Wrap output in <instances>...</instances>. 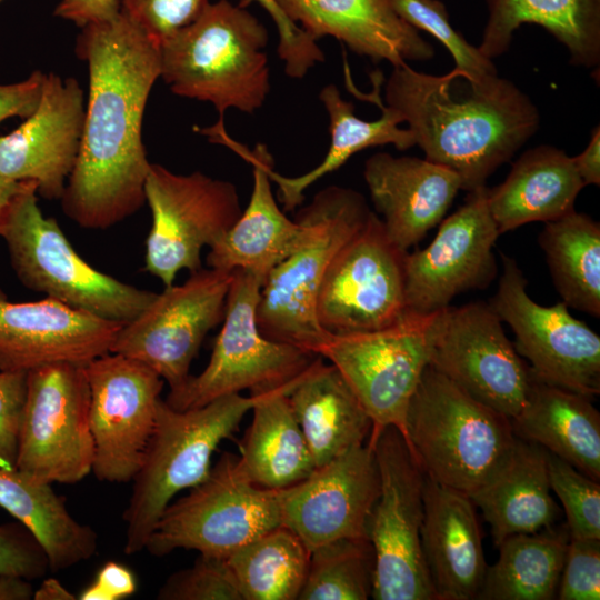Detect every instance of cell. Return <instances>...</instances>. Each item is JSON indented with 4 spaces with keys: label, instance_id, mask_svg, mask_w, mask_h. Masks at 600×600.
Instances as JSON below:
<instances>
[{
    "label": "cell",
    "instance_id": "18",
    "mask_svg": "<svg viewBox=\"0 0 600 600\" xmlns=\"http://www.w3.org/2000/svg\"><path fill=\"white\" fill-rule=\"evenodd\" d=\"M430 364L510 420L524 407L533 379L502 321L483 301L441 310Z\"/></svg>",
    "mask_w": 600,
    "mask_h": 600
},
{
    "label": "cell",
    "instance_id": "25",
    "mask_svg": "<svg viewBox=\"0 0 600 600\" xmlns=\"http://www.w3.org/2000/svg\"><path fill=\"white\" fill-rule=\"evenodd\" d=\"M314 40L332 37L352 52L397 67L434 56L431 43L403 21L390 0H276Z\"/></svg>",
    "mask_w": 600,
    "mask_h": 600
},
{
    "label": "cell",
    "instance_id": "15",
    "mask_svg": "<svg viewBox=\"0 0 600 600\" xmlns=\"http://www.w3.org/2000/svg\"><path fill=\"white\" fill-rule=\"evenodd\" d=\"M234 272L212 268L191 272L119 329L110 352L136 359L180 388L207 333L223 320Z\"/></svg>",
    "mask_w": 600,
    "mask_h": 600
},
{
    "label": "cell",
    "instance_id": "33",
    "mask_svg": "<svg viewBox=\"0 0 600 600\" xmlns=\"http://www.w3.org/2000/svg\"><path fill=\"white\" fill-rule=\"evenodd\" d=\"M0 507L34 534L51 572L67 570L97 552L96 531L76 520L50 483L0 468Z\"/></svg>",
    "mask_w": 600,
    "mask_h": 600
},
{
    "label": "cell",
    "instance_id": "52",
    "mask_svg": "<svg viewBox=\"0 0 600 600\" xmlns=\"http://www.w3.org/2000/svg\"><path fill=\"white\" fill-rule=\"evenodd\" d=\"M33 599L36 600H74L76 597L60 581L48 578L42 581L38 589H34Z\"/></svg>",
    "mask_w": 600,
    "mask_h": 600
},
{
    "label": "cell",
    "instance_id": "35",
    "mask_svg": "<svg viewBox=\"0 0 600 600\" xmlns=\"http://www.w3.org/2000/svg\"><path fill=\"white\" fill-rule=\"evenodd\" d=\"M569 531L566 527L516 533L497 547L499 558L487 568L477 599L550 600L557 596Z\"/></svg>",
    "mask_w": 600,
    "mask_h": 600
},
{
    "label": "cell",
    "instance_id": "32",
    "mask_svg": "<svg viewBox=\"0 0 600 600\" xmlns=\"http://www.w3.org/2000/svg\"><path fill=\"white\" fill-rule=\"evenodd\" d=\"M489 18L478 49L489 58L508 51L523 23L544 28L577 67L600 64V0H488Z\"/></svg>",
    "mask_w": 600,
    "mask_h": 600
},
{
    "label": "cell",
    "instance_id": "46",
    "mask_svg": "<svg viewBox=\"0 0 600 600\" xmlns=\"http://www.w3.org/2000/svg\"><path fill=\"white\" fill-rule=\"evenodd\" d=\"M28 371H0V468L16 469Z\"/></svg>",
    "mask_w": 600,
    "mask_h": 600
},
{
    "label": "cell",
    "instance_id": "39",
    "mask_svg": "<svg viewBox=\"0 0 600 600\" xmlns=\"http://www.w3.org/2000/svg\"><path fill=\"white\" fill-rule=\"evenodd\" d=\"M551 490L560 499L570 538L600 539V484L546 450Z\"/></svg>",
    "mask_w": 600,
    "mask_h": 600
},
{
    "label": "cell",
    "instance_id": "7",
    "mask_svg": "<svg viewBox=\"0 0 600 600\" xmlns=\"http://www.w3.org/2000/svg\"><path fill=\"white\" fill-rule=\"evenodd\" d=\"M302 210L313 223V236L266 278L257 324L264 337L317 354L328 336L316 317L320 286L336 254L372 210L360 192L339 186L320 190Z\"/></svg>",
    "mask_w": 600,
    "mask_h": 600
},
{
    "label": "cell",
    "instance_id": "3",
    "mask_svg": "<svg viewBox=\"0 0 600 600\" xmlns=\"http://www.w3.org/2000/svg\"><path fill=\"white\" fill-rule=\"evenodd\" d=\"M266 27L246 7L210 3L160 46V78L180 97L253 113L270 92Z\"/></svg>",
    "mask_w": 600,
    "mask_h": 600
},
{
    "label": "cell",
    "instance_id": "47",
    "mask_svg": "<svg viewBox=\"0 0 600 600\" xmlns=\"http://www.w3.org/2000/svg\"><path fill=\"white\" fill-rule=\"evenodd\" d=\"M44 73L33 71L27 79L0 84V122L11 117L28 118L38 107Z\"/></svg>",
    "mask_w": 600,
    "mask_h": 600
},
{
    "label": "cell",
    "instance_id": "28",
    "mask_svg": "<svg viewBox=\"0 0 600 600\" xmlns=\"http://www.w3.org/2000/svg\"><path fill=\"white\" fill-rule=\"evenodd\" d=\"M517 438L533 442L600 480V413L592 399L533 374L527 402L510 420Z\"/></svg>",
    "mask_w": 600,
    "mask_h": 600
},
{
    "label": "cell",
    "instance_id": "30",
    "mask_svg": "<svg viewBox=\"0 0 600 600\" xmlns=\"http://www.w3.org/2000/svg\"><path fill=\"white\" fill-rule=\"evenodd\" d=\"M469 497L491 526L496 546L511 534L551 527L559 513L551 496L546 450L519 438L504 464Z\"/></svg>",
    "mask_w": 600,
    "mask_h": 600
},
{
    "label": "cell",
    "instance_id": "1",
    "mask_svg": "<svg viewBox=\"0 0 600 600\" xmlns=\"http://www.w3.org/2000/svg\"><path fill=\"white\" fill-rule=\"evenodd\" d=\"M76 54L88 64L89 93L79 154L60 201L81 228L106 230L146 202L150 162L141 131L160 78V47L120 10L82 27Z\"/></svg>",
    "mask_w": 600,
    "mask_h": 600
},
{
    "label": "cell",
    "instance_id": "50",
    "mask_svg": "<svg viewBox=\"0 0 600 600\" xmlns=\"http://www.w3.org/2000/svg\"><path fill=\"white\" fill-rule=\"evenodd\" d=\"M576 169L584 184H600V128H593L591 139L586 149L572 157Z\"/></svg>",
    "mask_w": 600,
    "mask_h": 600
},
{
    "label": "cell",
    "instance_id": "20",
    "mask_svg": "<svg viewBox=\"0 0 600 600\" xmlns=\"http://www.w3.org/2000/svg\"><path fill=\"white\" fill-rule=\"evenodd\" d=\"M380 492L372 446L354 447L318 467L302 481L279 490L281 524L309 551L342 538H369L368 527Z\"/></svg>",
    "mask_w": 600,
    "mask_h": 600
},
{
    "label": "cell",
    "instance_id": "45",
    "mask_svg": "<svg viewBox=\"0 0 600 600\" xmlns=\"http://www.w3.org/2000/svg\"><path fill=\"white\" fill-rule=\"evenodd\" d=\"M48 571L47 554L31 531L19 521L0 523V574L32 581Z\"/></svg>",
    "mask_w": 600,
    "mask_h": 600
},
{
    "label": "cell",
    "instance_id": "10",
    "mask_svg": "<svg viewBox=\"0 0 600 600\" xmlns=\"http://www.w3.org/2000/svg\"><path fill=\"white\" fill-rule=\"evenodd\" d=\"M368 442L380 477L368 527L374 551L371 598L437 600L421 547L426 474L398 428L388 426Z\"/></svg>",
    "mask_w": 600,
    "mask_h": 600
},
{
    "label": "cell",
    "instance_id": "27",
    "mask_svg": "<svg viewBox=\"0 0 600 600\" xmlns=\"http://www.w3.org/2000/svg\"><path fill=\"white\" fill-rule=\"evenodd\" d=\"M583 187L572 157L553 146H538L519 157L502 183L487 188V203L502 234L570 213Z\"/></svg>",
    "mask_w": 600,
    "mask_h": 600
},
{
    "label": "cell",
    "instance_id": "49",
    "mask_svg": "<svg viewBox=\"0 0 600 600\" xmlns=\"http://www.w3.org/2000/svg\"><path fill=\"white\" fill-rule=\"evenodd\" d=\"M121 0H61L54 10L59 18L82 28L88 23L107 19L120 11Z\"/></svg>",
    "mask_w": 600,
    "mask_h": 600
},
{
    "label": "cell",
    "instance_id": "13",
    "mask_svg": "<svg viewBox=\"0 0 600 600\" xmlns=\"http://www.w3.org/2000/svg\"><path fill=\"white\" fill-rule=\"evenodd\" d=\"M152 224L146 239L144 270L173 284L179 271H198L201 251L223 236L242 212L236 186L200 171L172 172L150 163L144 183Z\"/></svg>",
    "mask_w": 600,
    "mask_h": 600
},
{
    "label": "cell",
    "instance_id": "38",
    "mask_svg": "<svg viewBox=\"0 0 600 600\" xmlns=\"http://www.w3.org/2000/svg\"><path fill=\"white\" fill-rule=\"evenodd\" d=\"M374 551L369 538H342L310 551L298 600H367L372 594Z\"/></svg>",
    "mask_w": 600,
    "mask_h": 600
},
{
    "label": "cell",
    "instance_id": "21",
    "mask_svg": "<svg viewBox=\"0 0 600 600\" xmlns=\"http://www.w3.org/2000/svg\"><path fill=\"white\" fill-rule=\"evenodd\" d=\"M210 141L222 143L252 166L253 186L247 208L233 226L209 247V268L244 271L264 280L273 268L303 247L313 236V223L301 209L289 219L273 197L269 171L273 159L258 143L249 150L229 137L224 124L199 129Z\"/></svg>",
    "mask_w": 600,
    "mask_h": 600
},
{
    "label": "cell",
    "instance_id": "31",
    "mask_svg": "<svg viewBox=\"0 0 600 600\" xmlns=\"http://www.w3.org/2000/svg\"><path fill=\"white\" fill-rule=\"evenodd\" d=\"M298 382L251 392L257 394V399L251 408L252 421L241 442L238 461L247 478L261 488L281 490L291 487L316 469L288 399Z\"/></svg>",
    "mask_w": 600,
    "mask_h": 600
},
{
    "label": "cell",
    "instance_id": "24",
    "mask_svg": "<svg viewBox=\"0 0 600 600\" xmlns=\"http://www.w3.org/2000/svg\"><path fill=\"white\" fill-rule=\"evenodd\" d=\"M363 178L387 234L407 252L442 221L462 189L459 176L443 166L388 152L367 159Z\"/></svg>",
    "mask_w": 600,
    "mask_h": 600
},
{
    "label": "cell",
    "instance_id": "26",
    "mask_svg": "<svg viewBox=\"0 0 600 600\" xmlns=\"http://www.w3.org/2000/svg\"><path fill=\"white\" fill-rule=\"evenodd\" d=\"M421 547L437 600H473L487 563L474 503L426 476Z\"/></svg>",
    "mask_w": 600,
    "mask_h": 600
},
{
    "label": "cell",
    "instance_id": "54",
    "mask_svg": "<svg viewBox=\"0 0 600 600\" xmlns=\"http://www.w3.org/2000/svg\"><path fill=\"white\" fill-rule=\"evenodd\" d=\"M0 1H2V0H0Z\"/></svg>",
    "mask_w": 600,
    "mask_h": 600
},
{
    "label": "cell",
    "instance_id": "16",
    "mask_svg": "<svg viewBox=\"0 0 600 600\" xmlns=\"http://www.w3.org/2000/svg\"><path fill=\"white\" fill-rule=\"evenodd\" d=\"M501 259L502 274L489 303L513 331L516 350L538 379L593 399L600 393V337L563 301L547 307L532 300L516 260Z\"/></svg>",
    "mask_w": 600,
    "mask_h": 600
},
{
    "label": "cell",
    "instance_id": "41",
    "mask_svg": "<svg viewBox=\"0 0 600 600\" xmlns=\"http://www.w3.org/2000/svg\"><path fill=\"white\" fill-rule=\"evenodd\" d=\"M159 600H242L224 558L199 553L194 563L172 573L157 593Z\"/></svg>",
    "mask_w": 600,
    "mask_h": 600
},
{
    "label": "cell",
    "instance_id": "19",
    "mask_svg": "<svg viewBox=\"0 0 600 600\" xmlns=\"http://www.w3.org/2000/svg\"><path fill=\"white\" fill-rule=\"evenodd\" d=\"M500 233L487 203V187L472 191L441 221L431 243L406 256V311L429 314L458 294L483 289L497 273L493 247Z\"/></svg>",
    "mask_w": 600,
    "mask_h": 600
},
{
    "label": "cell",
    "instance_id": "17",
    "mask_svg": "<svg viewBox=\"0 0 600 600\" xmlns=\"http://www.w3.org/2000/svg\"><path fill=\"white\" fill-rule=\"evenodd\" d=\"M84 369L94 444L91 472L102 482H130L154 429L163 380L147 364L113 352L91 360Z\"/></svg>",
    "mask_w": 600,
    "mask_h": 600
},
{
    "label": "cell",
    "instance_id": "14",
    "mask_svg": "<svg viewBox=\"0 0 600 600\" xmlns=\"http://www.w3.org/2000/svg\"><path fill=\"white\" fill-rule=\"evenodd\" d=\"M372 211L339 250L320 286L316 317L330 334L387 328L406 313V256Z\"/></svg>",
    "mask_w": 600,
    "mask_h": 600
},
{
    "label": "cell",
    "instance_id": "29",
    "mask_svg": "<svg viewBox=\"0 0 600 600\" xmlns=\"http://www.w3.org/2000/svg\"><path fill=\"white\" fill-rule=\"evenodd\" d=\"M288 399L316 468L368 441L372 421L339 372L320 357Z\"/></svg>",
    "mask_w": 600,
    "mask_h": 600
},
{
    "label": "cell",
    "instance_id": "5",
    "mask_svg": "<svg viewBox=\"0 0 600 600\" xmlns=\"http://www.w3.org/2000/svg\"><path fill=\"white\" fill-rule=\"evenodd\" d=\"M256 399L254 393H233L187 410L173 409L160 399L154 429L122 513L126 554L143 551L173 498L208 477L213 452L237 430Z\"/></svg>",
    "mask_w": 600,
    "mask_h": 600
},
{
    "label": "cell",
    "instance_id": "51",
    "mask_svg": "<svg viewBox=\"0 0 600 600\" xmlns=\"http://www.w3.org/2000/svg\"><path fill=\"white\" fill-rule=\"evenodd\" d=\"M34 588L30 580L0 574V600H30L33 599Z\"/></svg>",
    "mask_w": 600,
    "mask_h": 600
},
{
    "label": "cell",
    "instance_id": "9",
    "mask_svg": "<svg viewBox=\"0 0 600 600\" xmlns=\"http://www.w3.org/2000/svg\"><path fill=\"white\" fill-rule=\"evenodd\" d=\"M280 524L279 490L252 483L238 456L223 452L202 482L169 503L144 550L154 557L184 549L227 559Z\"/></svg>",
    "mask_w": 600,
    "mask_h": 600
},
{
    "label": "cell",
    "instance_id": "40",
    "mask_svg": "<svg viewBox=\"0 0 600 600\" xmlns=\"http://www.w3.org/2000/svg\"><path fill=\"white\" fill-rule=\"evenodd\" d=\"M394 12L417 30L439 40L451 53L454 68L481 78L498 73L491 59L470 44L450 23L446 6L439 0H390Z\"/></svg>",
    "mask_w": 600,
    "mask_h": 600
},
{
    "label": "cell",
    "instance_id": "6",
    "mask_svg": "<svg viewBox=\"0 0 600 600\" xmlns=\"http://www.w3.org/2000/svg\"><path fill=\"white\" fill-rule=\"evenodd\" d=\"M37 186L26 181L0 230L11 267L27 288L101 319L124 324L157 296L89 264L59 223L38 206Z\"/></svg>",
    "mask_w": 600,
    "mask_h": 600
},
{
    "label": "cell",
    "instance_id": "34",
    "mask_svg": "<svg viewBox=\"0 0 600 600\" xmlns=\"http://www.w3.org/2000/svg\"><path fill=\"white\" fill-rule=\"evenodd\" d=\"M319 99L329 116L330 146L323 160L301 176H281L273 168L269 171L278 188V199L287 211L302 203L307 188L338 170L357 152L384 144H393L401 151L416 146L412 132L399 127L403 122L400 113L380 103L379 98L374 101L381 107L382 114L372 121L357 117L354 106L341 97L334 84L324 86Z\"/></svg>",
    "mask_w": 600,
    "mask_h": 600
},
{
    "label": "cell",
    "instance_id": "12",
    "mask_svg": "<svg viewBox=\"0 0 600 600\" xmlns=\"http://www.w3.org/2000/svg\"><path fill=\"white\" fill-rule=\"evenodd\" d=\"M84 366L54 362L28 371L16 469L36 481L72 484L92 471Z\"/></svg>",
    "mask_w": 600,
    "mask_h": 600
},
{
    "label": "cell",
    "instance_id": "44",
    "mask_svg": "<svg viewBox=\"0 0 600 600\" xmlns=\"http://www.w3.org/2000/svg\"><path fill=\"white\" fill-rule=\"evenodd\" d=\"M557 596L560 600L600 599V539H569Z\"/></svg>",
    "mask_w": 600,
    "mask_h": 600
},
{
    "label": "cell",
    "instance_id": "8",
    "mask_svg": "<svg viewBox=\"0 0 600 600\" xmlns=\"http://www.w3.org/2000/svg\"><path fill=\"white\" fill-rule=\"evenodd\" d=\"M262 284L251 273L234 271L210 360L201 373L169 391L164 401L171 408L187 410L246 389L251 393L294 384L321 357L261 333L257 307Z\"/></svg>",
    "mask_w": 600,
    "mask_h": 600
},
{
    "label": "cell",
    "instance_id": "48",
    "mask_svg": "<svg viewBox=\"0 0 600 600\" xmlns=\"http://www.w3.org/2000/svg\"><path fill=\"white\" fill-rule=\"evenodd\" d=\"M137 580L130 569L114 561L106 562L96 580L78 597L80 600H119L134 593Z\"/></svg>",
    "mask_w": 600,
    "mask_h": 600
},
{
    "label": "cell",
    "instance_id": "2",
    "mask_svg": "<svg viewBox=\"0 0 600 600\" xmlns=\"http://www.w3.org/2000/svg\"><path fill=\"white\" fill-rule=\"evenodd\" d=\"M384 100L408 123L424 159L456 172L467 191L486 186L540 122L531 99L498 73L474 78L454 68L436 76L403 63L392 68Z\"/></svg>",
    "mask_w": 600,
    "mask_h": 600
},
{
    "label": "cell",
    "instance_id": "4",
    "mask_svg": "<svg viewBox=\"0 0 600 600\" xmlns=\"http://www.w3.org/2000/svg\"><path fill=\"white\" fill-rule=\"evenodd\" d=\"M404 439L429 479L467 496L496 474L517 442L508 417L430 363L409 402Z\"/></svg>",
    "mask_w": 600,
    "mask_h": 600
},
{
    "label": "cell",
    "instance_id": "23",
    "mask_svg": "<svg viewBox=\"0 0 600 600\" xmlns=\"http://www.w3.org/2000/svg\"><path fill=\"white\" fill-rule=\"evenodd\" d=\"M121 326L48 297L12 302L0 289V371L54 362L84 366L110 352Z\"/></svg>",
    "mask_w": 600,
    "mask_h": 600
},
{
    "label": "cell",
    "instance_id": "42",
    "mask_svg": "<svg viewBox=\"0 0 600 600\" xmlns=\"http://www.w3.org/2000/svg\"><path fill=\"white\" fill-rule=\"evenodd\" d=\"M209 0H121L120 10L159 47L194 22Z\"/></svg>",
    "mask_w": 600,
    "mask_h": 600
},
{
    "label": "cell",
    "instance_id": "53",
    "mask_svg": "<svg viewBox=\"0 0 600 600\" xmlns=\"http://www.w3.org/2000/svg\"><path fill=\"white\" fill-rule=\"evenodd\" d=\"M26 181H14L0 173V230L7 212Z\"/></svg>",
    "mask_w": 600,
    "mask_h": 600
},
{
    "label": "cell",
    "instance_id": "37",
    "mask_svg": "<svg viewBox=\"0 0 600 600\" xmlns=\"http://www.w3.org/2000/svg\"><path fill=\"white\" fill-rule=\"evenodd\" d=\"M309 559L301 539L280 524L239 548L227 561L242 600H297Z\"/></svg>",
    "mask_w": 600,
    "mask_h": 600
},
{
    "label": "cell",
    "instance_id": "43",
    "mask_svg": "<svg viewBox=\"0 0 600 600\" xmlns=\"http://www.w3.org/2000/svg\"><path fill=\"white\" fill-rule=\"evenodd\" d=\"M257 2L276 23L279 42L278 54L283 61L284 72L293 79L303 78L310 69L324 61V53L310 34L291 21L276 0H241V7Z\"/></svg>",
    "mask_w": 600,
    "mask_h": 600
},
{
    "label": "cell",
    "instance_id": "36",
    "mask_svg": "<svg viewBox=\"0 0 600 600\" xmlns=\"http://www.w3.org/2000/svg\"><path fill=\"white\" fill-rule=\"evenodd\" d=\"M539 243L562 301L599 318L600 223L573 210L546 222Z\"/></svg>",
    "mask_w": 600,
    "mask_h": 600
},
{
    "label": "cell",
    "instance_id": "22",
    "mask_svg": "<svg viewBox=\"0 0 600 600\" xmlns=\"http://www.w3.org/2000/svg\"><path fill=\"white\" fill-rule=\"evenodd\" d=\"M86 102L79 82L44 73L39 104L16 130L0 137V173L31 181L37 194L60 200L76 164Z\"/></svg>",
    "mask_w": 600,
    "mask_h": 600
},
{
    "label": "cell",
    "instance_id": "11",
    "mask_svg": "<svg viewBox=\"0 0 600 600\" xmlns=\"http://www.w3.org/2000/svg\"><path fill=\"white\" fill-rule=\"evenodd\" d=\"M440 313L406 311L383 329L328 333L318 348L317 354L339 370L369 414L370 434L393 426L404 437L407 409L430 363Z\"/></svg>",
    "mask_w": 600,
    "mask_h": 600
}]
</instances>
